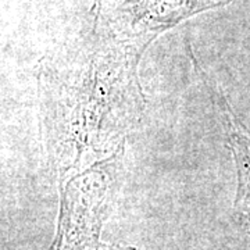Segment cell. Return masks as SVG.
<instances>
[{"label":"cell","instance_id":"obj_1","mask_svg":"<svg viewBox=\"0 0 250 250\" xmlns=\"http://www.w3.org/2000/svg\"><path fill=\"white\" fill-rule=\"evenodd\" d=\"M141 56L93 29L86 53L53 62L41 74L43 138L62 175L114 150L141 120Z\"/></svg>","mask_w":250,"mask_h":250},{"label":"cell","instance_id":"obj_2","mask_svg":"<svg viewBox=\"0 0 250 250\" xmlns=\"http://www.w3.org/2000/svg\"><path fill=\"white\" fill-rule=\"evenodd\" d=\"M231 0H96L93 29L143 52L163 31Z\"/></svg>","mask_w":250,"mask_h":250}]
</instances>
